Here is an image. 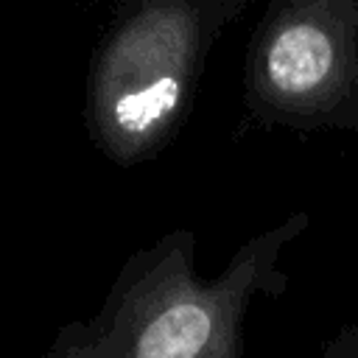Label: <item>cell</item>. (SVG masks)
I'll return each mask as SVG.
<instances>
[{
    "label": "cell",
    "mask_w": 358,
    "mask_h": 358,
    "mask_svg": "<svg viewBox=\"0 0 358 358\" xmlns=\"http://www.w3.org/2000/svg\"><path fill=\"white\" fill-rule=\"evenodd\" d=\"M305 227L296 213L263 229L215 277L196 271V235L171 229L131 252L101 308L64 324L42 358H241L249 302L282 285L280 255Z\"/></svg>",
    "instance_id": "cell-1"
},
{
    "label": "cell",
    "mask_w": 358,
    "mask_h": 358,
    "mask_svg": "<svg viewBox=\"0 0 358 358\" xmlns=\"http://www.w3.org/2000/svg\"><path fill=\"white\" fill-rule=\"evenodd\" d=\"M246 103L294 129H358V0L268 8L246 62Z\"/></svg>",
    "instance_id": "cell-3"
},
{
    "label": "cell",
    "mask_w": 358,
    "mask_h": 358,
    "mask_svg": "<svg viewBox=\"0 0 358 358\" xmlns=\"http://www.w3.org/2000/svg\"><path fill=\"white\" fill-rule=\"evenodd\" d=\"M241 0H140L103 34L87 76L84 120L117 165L159 154L185 123L204 59Z\"/></svg>",
    "instance_id": "cell-2"
},
{
    "label": "cell",
    "mask_w": 358,
    "mask_h": 358,
    "mask_svg": "<svg viewBox=\"0 0 358 358\" xmlns=\"http://www.w3.org/2000/svg\"><path fill=\"white\" fill-rule=\"evenodd\" d=\"M322 358H358V327L344 330Z\"/></svg>",
    "instance_id": "cell-4"
}]
</instances>
